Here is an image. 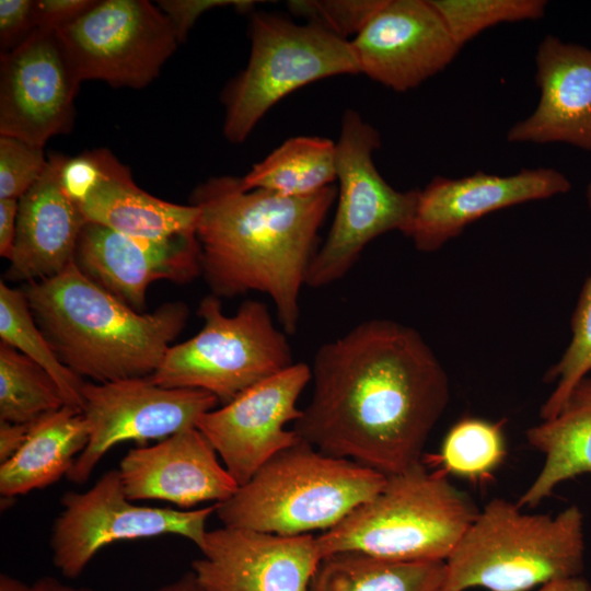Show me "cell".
I'll return each mask as SVG.
<instances>
[{
  "label": "cell",
  "mask_w": 591,
  "mask_h": 591,
  "mask_svg": "<svg viewBox=\"0 0 591 591\" xmlns=\"http://www.w3.org/2000/svg\"><path fill=\"white\" fill-rule=\"evenodd\" d=\"M310 369L313 392L292 424L301 440L384 475L421 461L450 383L417 329L362 321L321 345Z\"/></svg>",
  "instance_id": "obj_1"
},
{
  "label": "cell",
  "mask_w": 591,
  "mask_h": 591,
  "mask_svg": "<svg viewBox=\"0 0 591 591\" xmlns=\"http://www.w3.org/2000/svg\"><path fill=\"white\" fill-rule=\"evenodd\" d=\"M337 198L332 185L302 197L247 189L242 177L216 176L200 183L190 204L199 210L196 237L201 276L211 294H267L282 331L300 320V293L318 248V231Z\"/></svg>",
  "instance_id": "obj_2"
},
{
  "label": "cell",
  "mask_w": 591,
  "mask_h": 591,
  "mask_svg": "<svg viewBox=\"0 0 591 591\" xmlns=\"http://www.w3.org/2000/svg\"><path fill=\"white\" fill-rule=\"evenodd\" d=\"M30 309L59 359L96 383L151 376L185 327L181 301L139 312L88 278L71 263L25 289Z\"/></svg>",
  "instance_id": "obj_3"
},
{
  "label": "cell",
  "mask_w": 591,
  "mask_h": 591,
  "mask_svg": "<svg viewBox=\"0 0 591 591\" xmlns=\"http://www.w3.org/2000/svg\"><path fill=\"white\" fill-rule=\"evenodd\" d=\"M584 551V517L578 506L556 515L530 514L495 498L444 561L439 591H529L581 576Z\"/></svg>",
  "instance_id": "obj_4"
},
{
  "label": "cell",
  "mask_w": 591,
  "mask_h": 591,
  "mask_svg": "<svg viewBox=\"0 0 591 591\" xmlns=\"http://www.w3.org/2000/svg\"><path fill=\"white\" fill-rule=\"evenodd\" d=\"M386 475L355 461L325 454L308 442L267 461L227 500L216 503L223 526L279 535L329 530L374 497Z\"/></svg>",
  "instance_id": "obj_5"
},
{
  "label": "cell",
  "mask_w": 591,
  "mask_h": 591,
  "mask_svg": "<svg viewBox=\"0 0 591 591\" xmlns=\"http://www.w3.org/2000/svg\"><path fill=\"white\" fill-rule=\"evenodd\" d=\"M472 498L422 461L317 536L323 557L357 552L392 561H445L478 514Z\"/></svg>",
  "instance_id": "obj_6"
},
{
  "label": "cell",
  "mask_w": 591,
  "mask_h": 591,
  "mask_svg": "<svg viewBox=\"0 0 591 591\" xmlns=\"http://www.w3.org/2000/svg\"><path fill=\"white\" fill-rule=\"evenodd\" d=\"M251 53L245 68L225 86L223 136L243 143L281 99L315 81L360 74L349 40L321 25L296 24L285 16L253 12Z\"/></svg>",
  "instance_id": "obj_7"
},
{
  "label": "cell",
  "mask_w": 591,
  "mask_h": 591,
  "mask_svg": "<svg viewBox=\"0 0 591 591\" xmlns=\"http://www.w3.org/2000/svg\"><path fill=\"white\" fill-rule=\"evenodd\" d=\"M197 314L201 329L169 348L150 376L153 383L202 390L225 404L294 363L288 334L277 328L264 302L246 300L227 315L221 299L210 293L200 301Z\"/></svg>",
  "instance_id": "obj_8"
},
{
  "label": "cell",
  "mask_w": 591,
  "mask_h": 591,
  "mask_svg": "<svg viewBox=\"0 0 591 591\" xmlns=\"http://www.w3.org/2000/svg\"><path fill=\"white\" fill-rule=\"evenodd\" d=\"M380 146L378 130L357 111L346 109L336 142L337 208L309 267L308 287L323 288L344 278L375 237L394 230L407 233L419 189L399 192L387 184L373 162Z\"/></svg>",
  "instance_id": "obj_9"
},
{
  "label": "cell",
  "mask_w": 591,
  "mask_h": 591,
  "mask_svg": "<svg viewBox=\"0 0 591 591\" xmlns=\"http://www.w3.org/2000/svg\"><path fill=\"white\" fill-rule=\"evenodd\" d=\"M57 34L81 82L114 88H146L179 44L171 21L148 0H97Z\"/></svg>",
  "instance_id": "obj_10"
},
{
  "label": "cell",
  "mask_w": 591,
  "mask_h": 591,
  "mask_svg": "<svg viewBox=\"0 0 591 591\" xmlns=\"http://www.w3.org/2000/svg\"><path fill=\"white\" fill-rule=\"evenodd\" d=\"M50 536L53 563L67 578L79 577L105 546L119 541L173 534L198 548L216 503L181 510L135 505L124 491L118 470L104 473L83 493L68 491Z\"/></svg>",
  "instance_id": "obj_11"
},
{
  "label": "cell",
  "mask_w": 591,
  "mask_h": 591,
  "mask_svg": "<svg viewBox=\"0 0 591 591\" xmlns=\"http://www.w3.org/2000/svg\"><path fill=\"white\" fill-rule=\"evenodd\" d=\"M82 413L89 422L90 439L76 459L67 479L85 483L100 460L124 441L163 440L217 408L219 399L196 389L164 387L150 376L111 382H84Z\"/></svg>",
  "instance_id": "obj_12"
},
{
  "label": "cell",
  "mask_w": 591,
  "mask_h": 591,
  "mask_svg": "<svg viewBox=\"0 0 591 591\" xmlns=\"http://www.w3.org/2000/svg\"><path fill=\"white\" fill-rule=\"evenodd\" d=\"M310 382V366L294 362L197 420L196 428L239 486L277 453L301 440L286 427L300 417L297 403Z\"/></svg>",
  "instance_id": "obj_13"
},
{
  "label": "cell",
  "mask_w": 591,
  "mask_h": 591,
  "mask_svg": "<svg viewBox=\"0 0 591 591\" xmlns=\"http://www.w3.org/2000/svg\"><path fill=\"white\" fill-rule=\"evenodd\" d=\"M80 83L57 32L36 28L0 55V136L44 148L69 134Z\"/></svg>",
  "instance_id": "obj_14"
},
{
  "label": "cell",
  "mask_w": 591,
  "mask_h": 591,
  "mask_svg": "<svg viewBox=\"0 0 591 591\" xmlns=\"http://www.w3.org/2000/svg\"><path fill=\"white\" fill-rule=\"evenodd\" d=\"M192 572L206 591H306L323 558L317 536L222 526L207 531Z\"/></svg>",
  "instance_id": "obj_15"
},
{
  "label": "cell",
  "mask_w": 591,
  "mask_h": 591,
  "mask_svg": "<svg viewBox=\"0 0 591 591\" xmlns=\"http://www.w3.org/2000/svg\"><path fill=\"white\" fill-rule=\"evenodd\" d=\"M349 42L360 73L396 92L439 73L461 49L430 0H386Z\"/></svg>",
  "instance_id": "obj_16"
},
{
  "label": "cell",
  "mask_w": 591,
  "mask_h": 591,
  "mask_svg": "<svg viewBox=\"0 0 591 591\" xmlns=\"http://www.w3.org/2000/svg\"><path fill=\"white\" fill-rule=\"evenodd\" d=\"M570 189L566 175L546 167L524 169L507 176L482 171L461 178L437 176L418 190L415 215L405 235L419 252H436L490 212Z\"/></svg>",
  "instance_id": "obj_17"
},
{
  "label": "cell",
  "mask_w": 591,
  "mask_h": 591,
  "mask_svg": "<svg viewBox=\"0 0 591 591\" xmlns=\"http://www.w3.org/2000/svg\"><path fill=\"white\" fill-rule=\"evenodd\" d=\"M74 263L96 285L142 312L152 282L186 283L201 276V254L196 233L151 241L85 222Z\"/></svg>",
  "instance_id": "obj_18"
},
{
  "label": "cell",
  "mask_w": 591,
  "mask_h": 591,
  "mask_svg": "<svg viewBox=\"0 0 591 591\" xmlns=\"http://www.w3.org/2000/svg\"><path fill=\"white\" fill-rule=\"evenodd\" d=\"M218 456L207 438L189 427L153 445L130 449L117 470L129 500H162L187 510L222 502L237 489Z\"/></svg>",
  "instance_id": "obj_19"
},
{
  "label": "cell",
  "mask_w": 591,
  "mask_h": 591,
  "mask_svg": "<svg viewBox=\"0 0 591 591\" xmlns=\"http://www.w3.org/2000/svg\"><path fill=\"white\" fill-rule=\"evenodd\" d=\"M540 99L507 132L512 143H567L591 152V48L547 35L535 56Z\"/></svg>",
  "instance_id": "obj_20"
},
{
  "label": "cell",
  "mask_w": 591,
  "mask_h": 591,
  "mask_svg": "<svg viewBox=\"0 0 591 591\" xmlns=\"http://www.w3.org/2000/svg\"><path fill=\"white\" fill-rule=\"evenodd\" d=\"M62 154L48 155L38 181L19 199L16 235L8 269L11 280L51 278L74 262L85 219L60 182Z\"/></svg>",
  "instance_id": "obj_21"
},
{
  "label": "cell",
  "mask_w": 591,
  "mask_h": 591,
  "mask_svg": "<svg viewBox=\"0 0 591 591\" xmlns=\"http://www.w3.org/2000/svg\"><path fill=\"white\" fill-rule=\"evenodd\" d=\"M79 209L86 222L151 241L196 233L199 217L192 204L169 202L143 190L114 154Z\"/></svg>",
  "instance_id": "obj_22"
},
{
  "label": "cell",
  "mask_w": 591,
  "mask_h": 591,
  "mask_svg": "<svg viewBox=\"0 0 591 591\" xmlns=\"http://www.w3.org/2000/svg\"><path fill=\"white\" fill-rule=\"evenodd\" d=\"M529 444L544 455V464L517 502L536 507L564 482L591 474V376L581 379L559 412L526 430Z\"/></svg>",
  "instance_id": "obj_23"
},
{
  "label": "cell",
  "mask_w": 591,
  "mask_h": 591,
  "mask_svg": "<svg viewBox=\"0 0 591 591\" xmlns=\"http://www.w3.org/2000/svg\"><path fill=\"white\" fill-rule=\"evenodd\" d=\"M90 428L81 409L65 405L30 424L20 450L0 464V494L9 499L67 476L85 449Z\"/></svg>",
  "instance_id": "obj_24"
},
{
  "label": "cell",
  "mask_w": 591,
  "mask_h": 591,
  "mask_svg": "<svg viewBox=\"0 0 591 591\" xmlns=\"http://www.w3.org/2000/svg\"><path fill=\"white\" fill-rule=\"evenodd\" d=\"M444 561H392L357 552L322 558L306 591H439Z\"/></svg>",
  "instance_id": "obj_25"
},
{
  "label": "cell",
  "mask_w": 591,
  "mask_h": 591,
  "mask_svg": "<svg viewBox=\"0 0 591 591\" xmlns=\"http://www.w3.org/2000/svg\"><path fill=\"white\" fill-rule=\"evenodd\" d=\"M335 179L336 142L316 136L289 138L242 177L247 189L290 197L315 194Z\"/></svg>",
  "instance_id": "obj_26"
},
{
  "label": "cell",
  "mask_w": 591,
  "mask_h": 591,
  "mask_svg": "<svg viewBox=\"0 0 591 591\" xmlns=\"http://www.w3.org/2000/svg\"><path fill=\"white\" fill-rule=\"evenodd\" d=\"M0 337L44 369L61 390L66 404L82 410L83 380L57 356L39 328L24 291L0 281Z\"/></svg>",
  "instance_id": "obj_27"
},
{
  "label": "cell",
  "mask_w": 591,
  "mask_h": 591,
  "mask_svg": "<svg viewBox=\"0 0 591 591\" xmlns=\"http://www.w3.org/2000/svg\"><path fill=\"white\" fill-rule=\"evenodd\" d=\"M65 405L61 390L44 369L0 343V420L30 425Z\"/></svg>",
  "instance_id": "obj_28"
},
{
  "label": "cell",
  "mask_w": 591,
  "mask_h": 591,
  "mask_svg": "<svg viewBox=\"0 0 591 591\" xmlns=\"http://www.w3.org/2000/svg\"><path fill=\"white\" fill-rule=\"evenodd\" d=\"M506 455L498 424L463 418L447 433L440 459L445 471L462 477L482 478L494 472Z\"/></svg>",
  "instance_id": "obj_29"
},
{
  "label": "cell",
  "mask_w": 591,
  "mask_h": 591,
  "mask_svg": "<svg viewBox=\"0 0 591 591\" xmlns=\"http://www.w3.org/2000/svg\"><path fill=\"white\" fill-rule=\"evenodd\" d=\"M586 198L591 209V183ZM591 371V274L586 279L571 317V339L561 358L545 373L556 385L541 407L542 420L553 418L575 385Z\"/></svg>",
  "instance_id": "obj_30"
},
{
  "label": "cell",
  "mask_w": 591,
  "mask_h": 591,
  "mask_svg": "<svg viewBox=\"0 0 591 591\" xmlns=\"http://www.w3.org/2000/svg\"><path fill=\"white\" fill-rule=\"evenodd\" d=\"M462 48L479 33L500 23L541 19L544 0H430Z\"/></svg>",
  "instance_id": "obj_31"
},
{
  "label": "cell",
  "mask_w": 591,
  "mask_h": 591,
  "mask_svg": "<svg viewBox=\"0 0 591 591\" xmlns=\"http://www.w3.org/2000/svg\"><path fill=\"white\" fill-rule=\"evenodd\" d=\"M386 0H301L288 1L290 11L347 39L358 35Z\"/></svg>",
  "instance_id": "obj_32"
},
{
  "label": "cell",
  "mask_w": 591,
  "mask_h": 591,
  "mask_svg": "<svg viewBox=\"0 0 591 591\" xmlns=\"http://www.w3.org/2000/svg\"><path fill=\"white\" fill-rule=\"evenodd\" d=\"M47 163L43 147L0 136V199H20L38 181Z\"/></svg>",
  "instance_id": "obj_33"
},
{
  "label": "cell",
  "mask_w": 591,
  "mask_h": 591,
  "mask_svg": "<svg viewBox=\"0 0 591 591\" xmlns=\"http://www.w3.org/2000/svg\"><path fill=\"white\" fill-rule=\"evenodd\" d=\"M36 28L35 1H0V55L18 47Z\"/></svg>",
  "instance_id": "obj_34"
},
{
  "label": "cell",
  "mask_w": 591,
  "mask_h": 591,
  "mask_svg": "<svg viewBox=\"0 0 591 591\" xmlns=\"http://www.w3.org/2000/svg\"><path fill=\"white\" fill-rule=\"evenodd\" d=\"M157 3L171 21L181 44L186 40L190 28L205 12L222 7H235L246 11L255 2L247 0H160Z\"/></svg>",
  "instance_id": "obj_35"
},
{
  "label": "cell",
  "mask_w": 591,
  "mask_h": 591,
  "mask_svg": "<svg viewBox=\"0 0 591 591\" xmlns=\"http://www.w3.org/2000/svg\"><path fill=\"white\" fill-rule=\"evenodd\" d=\"M95 0H36L37 28L58 32L86 12Z\"/></svg>",
  "instance_id": "obj_36"
},
{
  "label": "cell",
  "mask_w": 591,
  "mask_h": 591,
  "mask_svg": "<svg viewBox=\"0 0 591 591\" xmlns=\"http://www.w3.org/2000/svg\"><path fill=\"white\" fill-rule=\"evenodd\" d=\"M19 199H0V255L10 259L16 235Z\"/></svg>",
  "instance_id": "obj_37"
},
{
  "label": "cell",
  "mask_w": 591,
  "mask_h": 591,
  "mask_svg": "<svg viewBox=\"0 0 591 591\" xmlns=\"http://www.w3.org/2000/svg\"><path fill=\"white\" fill-rule=\"evenodd\" d=\"M30 425L0 420V464L11 459L23 445Z\"/></svg>",
  "instance_id": "obj_38"
},
{
  "label": "cell",
  "mask_w": 591,
  "mask_h": 591,
  "mask_svg": "<svg viewBox=\"0 0 591 591\" xmlns=\"http://www.w3.org/2000/svg\"><path fill=\"white\" fill-rule=\"evenodd\" d=\"M535 591H591V584L582 576H578L547 583Z\"/></svg>",
  "instance_id": "obj_39"
},
{
  "label": "cell",
  "mask_w": 591,
  "mask_h": 591,
  "mask_svg": "<svg viewBox=\"0 0 591 591\" xmlns=\"http://www.w3.org/2000/svg\"><path fill=\"white\" fill-rule=\"evenodd\" d=\"M30 591H96L88 587H73L61 582L60 580L46 576L31 584Z\"/></svg>",
  "instance_id": "obj_40"
},
{
  "label": "cell",
  "mask_w": 591,
  "mask_h": 591,
  "mask_svg": "<svg viewBox=\"0 0 591 591\" xmlns=\"http://www.w3.org/2000/svg\"><path fill=\"white\" fill-rule=\"evenodd\" d=\"M154 591H206L197 581L195 575L189 571L175 581L163 584Z\"/></svg>",
  "instance_id": "obj_41"
},
{
  "label": "cell",
  "mask_w": 591,
  "mask_h": 591,
  "mask_svg": "<svg viewBox=\"0 0 591 591\" xmlns=\"http://www.w3.org/2000/svg\"><path fill=\"white\" fill-rule=\"evenodd\" d=\"M31 586L8 575H0V591H30Z\"/></svg>",
  "instance_id": "obj_42"
}]
</instances>
